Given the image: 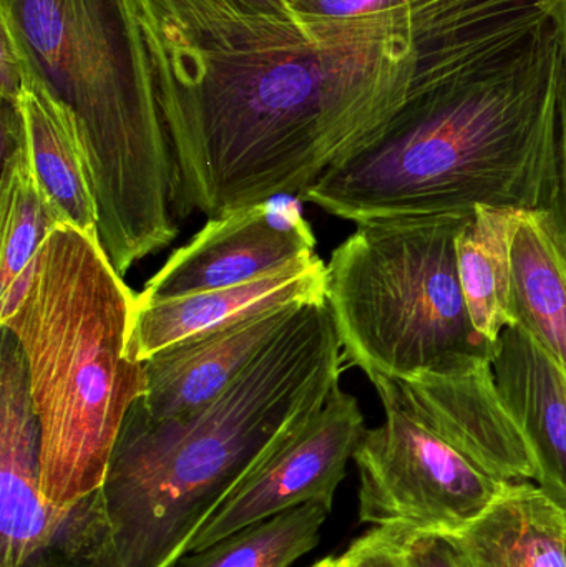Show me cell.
Returning <instances> with one entry per match:
<instances>
[{"instance_id": "4", "label": "cell", "mask_w": 566, "mask_h": 567, "mask_svg": "<svg viewBox=\"0 0 566 567\" xmlns=\"http://www.w3.org/2000/svg\"><path fill=\"white\" fill-rule=\"evenodd\" d=\"M27 65L73 113L115 271L178 236L176 166L140 0H0Z\"/></svg>"}, {"instance_id": "17", "label": "cell", "mask_w": 566, "mask_h": 567, "mask_svg": "<svg viewBox=\"0 0 566 567\" xmlns=\"http://www.w3.org/2000/svg\"><path fill=\"white\" fill-rule=\"evenodd\" d=\"M60 225L37 182L19 102H2L0 182V290L25 275L52 229Z\"/></svg>"}, {"instance_id": "9", "label": "cell", "mask_w": 566, "mask_h": 567, "mask_svg": "<svg viewBox=\"0 0 566 567\" xmlns=\"http://www.w3.org/2000/svg\"><path fill=\"white\" fill-rule=\"evenodd\" d=\"M311 225L291 195L209 218L136 293V306L255 281L315 255Z\"/></svg>"}, {"instance_id": "2", "label": "cell", "mask_w": 566, "mask_h": 567, "mask_svg": "<svg viewBox=\"0 0 566 567\" xmlns=\"http://www.w3.org/2000/svg\"><path fill=\"white\" fill-rule=\"evenodd\" d=\"M338 362L282 329L212 402L125 416L102 486L66 513L53 548L69 567H172L238 483L339 385Z\"/></svg>"}, {"instance_id": "20", "label": "cell", "mask_w": 566, "mask_h": 567, "mask_svg": "<svg viewBox=\"0 0 566 567\" xmlns=\"http://www.w3.org/2000/svg\"><path fill=\"white\" fill-rule=\"evenodd\" d=\"M548 19L560 43L557 122H555L554 163H552L550 202L547 212L566 236V0H545Z\"/></svg>"}, {"instance_id": "10", "label": "cell", "mask_w": 566, "mask_h": 567, "mask_svg": "<svg viewBox=\"0 0 566 567\" xmlns=\"http://www.w3.org/2000/svg\"><path fill=\"white\" fill-rule=\"evenodd\" d=\"M40 426L19 340L2 329L0 347V567H27L55 546L65 516L40 483Z\"/></svg>"}, {"instance_id": "24", "label": "cell", "mask_w": 566, "mask_h": 567, "mask_svg": "<svg viewBox=\"0 0 566 567\" xmlns=\"http://www.w3.org/2000/svg\"><path fill=\"white\" fill-rule=\"evenodd\" d=\"M209 2L238 7L248 12L272 13V16L299 17L302 13L298 12L289 0H209Z\"/></svg>"}, {"instance_id": "8", "label": "cell", "mask_w": 566, "mask_h": 567, "mask_svg": "<svg viewBox=\"0 0 566 567\" xmlns=\"http://www.w3.org/2000/svg\"><path fill=\"white\" fill-rule=\"evenodd\" d=\"M366 430L358 399L336 386L322 409L282 436L229 493L196 533L186 555L306 503H322L332 512Z\"/></svg>"}, {"instance_id": "5", "label": "cell", "mask_w": 566, "mask_h": 567, "mask_svg": "<svg viewBox=\"0 0 566 567\" xmlns=\"http://www.w3.org/2000/svg\"><path fill=\"white\" fill-rule=\"evenodd\" d=\"M135 310L99 236L60 223L19 306L0 319L25 357L42 495L60 515L102 486L125 416L146 395L145 365L128 357Z\"/></svg>"}, {"instance_id": "12", "label": "cell", "mask_w": 566, "mask_h": 567, "mask_svg": "<svg viewBox=\"0 0 566 567\" xmlns=\"http://www.w3.org/2000/svg\"><path fill=\"white\" fill-rule=\"evenodd\" d=\"M301 307L271 310L150 357L143 362L148 386L138 400L140 409L153 420L202 409L259 355Z\"/></svg>"}, {"instance_id": "16", "label": "cell", "mask_w": 566, "mask_h": 567, "mask_svg": "<svg viewBox=\"0 0 566 567\" xmlns=\"http://www.w3.org/2000/svg\"><path fill=\"white\" fill-rule=\"evenodd\" d=\"M511 309L566 372V236L547 209L524 212L515 231Z\"/></svg>"}, {"instance_id": "18", "label": "cell", "mask_w": 566, "mask_h": 567, "mask_svg": "<svg viewBox=\"0 0 566 567\" xmlns=\"http://www.w3.org/2000/svg\"><path fill=\"white\" fill-rule=\"evenodd\" d=\"M524 209H474L457 241L459 276L477 332L498 342L512 316V245Z\"/></svg>"}, {"instance_id": "13", "label": "cell", "mask_w": 566, "mask_h": 567, "mask_svg": "<svg viewBox=\"0 0 566 567\" xmlns=\"http://www.w3.org/2000/svg\"><path fill=\"white\" fill-rule=\"evenodd\" d=\"M498 392L531 450L535 483L566 508V372L518 326L494 360Z\"/></svg>"}, {"instance_id": "6", "label": "cell", "mask_w": 566, "mask_h": 567, "mask_svg": "<svg viewBox=\"0 0 566 567\" xmlns=\"http://www.w3.org/2000/svg\"><path fill=\"white\" fill-rule=\"evenodd\" d=\"M474 213L378 219L332 251L326 299L346 362L368 377H414L492 363L459 276L457 241Z\"/></svg>"}, {"instance_id": "23", "label": "cell", "mask_w": 566, "mask_h": 567, "mask_svg": "<svg viewBox=\"0 0 566 567\" xmlns=\"http://www.w3.org/2000/svg\"><path fill=\"white\" fill-rule=\"evenodd\" d=\"M405 3H411V0H298L296 10L315 16L359 17Z\"/></svg>"}, {"instance_id": "15", "label": "cell", "mask_w": 566, "mask_h": 567, "mask_svg": "<svg viewBox=\"0 0 566 567\" xmlns=\"http://www.w3.org/2000/svg\"><path fill=\"white\" fill-rule=\"evenodd\" d=\"M19 106L30 162L56 219L99 236V209L75 116L27 62Z\"/></svg>"}, {"instance_id": "3", "label": "cell", "mask_w": 566, "mask_h": 567, "mask_svg": "<svg viewBox=\"0 0 566 567\" xmlns=\"http://www.w3.org/2000/svg\"><path fill=\"white\" fill-rule=\"evenodd\" d=\"M558 80L548 19L518 45L411 90L371 145L298 198L356 225L481 206L547 209Z\"/></svg>"}, {"instance_id": "19", "label": "cell", "mask_w": 566, "mask_h": 567, "mask_svg": "<svg viewBox=\"0 0 566 567\" xmlns=\"http://www.w3.org/2000/svg\"><path fill=\"white\" fill-rule=\"evenodd\" d=\"M329 515L322 503H306L188 553L172 567H291L319 545Z\"/></svg>"}, {"instance_id": "11", "label": "cell", "mask_w": 566, "mask_h": 567, "mask_svg": "<svg viewBox=\"0 0 566 567\" xmlns=\"http://www.w3.org/2000/svg\"><path fill=\"white\" fill-rule=\"evenodd\" d=\"M326 281L328 266L315 252L255 281L136 306L128 357L143 363L169 347L228 329L261 313L326 302Z\"/></svg>"}, {"instance_id": "26", "label": "cell", "mask_w": 566, "mask_h": 567, "mask_svg": "<svg viewBox=\"0 0 566 567\" xmlns=\"http://www.w3.org/2000/svg\"><path fill=\"white\" fill-rule=\"evenodd\" d=\"M289 2H291V6L295 7V9H296V2H298V0H289ZM298 12H299V10H298Z\"/></svg>"}, {"instance_id": "1", "label": "cell", "mask_w": 566, "mask_h": 567, "mask_svg": "<svg viewBox=\"0 0 566 567\" xmlns=\"http://www.w3.org/2000/svg\"><path fill=\"white\" fill-rule=\"evenodd\" d=\"M140 2L178 218L299 196L371 145L411 95V3L285 17Z\"/></svg>"}, {"instance_id": "7", "label": "cell", "mask_w": 566, "mask_h": 567, "mask_svg": "<svg viewBox=\"0 0 566 567\" xmlns=\"http://www.w3.org/2000/svg\"><path fill=\"white\" fill-rule=\"evenodd\" d=\"M354 453L359 523L447 533L477 518L507 486L441 430L392 400Z\"/></svg>"}, {"instance_id": "25", "label": "cell", "mask_w": 566, "mask_h": 567, "mask_svg": "<svg viewBox=\"0 0 566 567\" xmlns=\"http://www.w3.org/2000/svg\"><path fill=\"white\" fill-rule=\"evenodd\" d=\"M309 567H351L349 563L346 561L344 556L339 553V555H331L328 558L321 559V561L315 563Z\"/></svg>"}, {"instance_id": "27", "label": "cell", "mask_w": 566, "mask_h": 567, "mask_svg": "<svg viewBox=\"0 0 566 567\" xmlns=\"http://www.w3.org/2000/svg\"><path fill=\"white\" fill-rule=\"evenodd\" d=\"M411 2H414V0H411Z\"/></svg>"}, {"instance_id": "22", "label": "cell", "mask_w": 566, "mask_h": 567, "mask_svg": "<svg viewBox=\"0 0 566 567\" xmlns=\"http://www.w3.org/2000/svg\"><path fill=\"white\" fill-rule=\"evenodd\" d=\"M341 555L351 567H405L398 551L374 526L354 539Z\"/></svg>"}, {"instance_id": "21", "label": "cell", "mask_w": 566, "mask_h": 567, "mask_svg": "<svg viewBox=\"0 0 566 567\" xmlns=\"http://www.w3.org/2000/svg\"><path fill=\"white\" fill-rule=\"evenodd\" d=\"M398 551L405 567H462L451 539L409 526H374Z\"/></svg>"}, {"instance_id": "14", "label": "cell", "mask_w": 566, "mask_h": 567, "mask_svg": "<svg viewBox=\"0 0 566 567\" xmlns=\"http://www.w3.org/2000/svg\"><path fill=\"white\" fill-rule=\"evenodd\" d=\"M441 535L462 567H566V508L535 482L507 483L477 518Z\"/></svg>"}]
</instances>
